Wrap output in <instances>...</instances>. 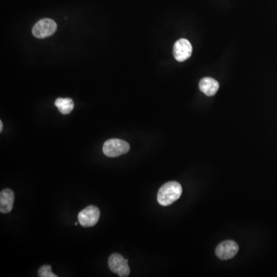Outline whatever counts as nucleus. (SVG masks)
Instances as JSON below:
<instances>
[{"label": "nucleus", "instance_id": "nucleus-1", "mask_svg": "<svg viewBox=\"0 0 277 277\" xmlns=\"http://www.w3.org/2000/svg\"><path fill=\"white\" fill-rule=\"evenodd\" d=\"M182 193L183 188L180 183L175 181L168 182L158 192V203L163 207L171 205L180 199Z\"/></svg>", "mask_w": 277, "mask_h": 277}, {"label": "nucleus", "instance_id": "nucleus-2", "mask_svg": "<svg viewBox=\"0 0 277 277\" xmlns=\"http://www.w3.org/2000/svg\"><path fill=\"white\" fill-rule=\"evenodd\" d=\"M130 145L128 142L120 138H110L103 145V153L108 157H117L130 151Z\"/></svg>", "mask_w": 277, "mask_h": 277}, {"label": "nucleus", "instance_id": "nucleus-3", "mask_svg": "<svg viewBox=\"0 0 277 277\" xmlns=\"http://www.w3.org/2000/svg\"><path fill=\"white\" fill-rule=\"evenodd\" d=\"M110 271L117 274L120 277H127L130 275V269L128 265V260H125L119 253H113L108 261Z\"/></svg>", "mask_w": 277, "mask_h": 277}, {"label": "nucleus", "instance_id": "nucleus-4", "mask_svg": "<svg viewBox=\"0 0 277 277\" xmlns=\"http://www.w3.org/2000/svg\"><path fill=\"white\" fill-rule=\"evenodd\" d=\"M57 25L55 21L50 19H43L38 21L33 28V35L38 39H44L55 33Z\"/></svg>", "mask_w": 277, "mask_h": 277}, {"label": "nucleus", "instance_id": "nucleus-5", "mask_svg": "<svg viewBox=\"0 0 277 277\" xmlns=\"http://www.w3.org/2000/svg\"><path fill=\"white\" fill-rule=\"evenodd\" d=\"M100 216V211L94 206H89L78 215V219L81 226L91 227L97 223Z\"/></svg>", "mask_w": 277, "mask_h": 277}, {"label": "nucleus", "instance_id": "nucleus-6", "mask_svg": "<svg viewBox=\"0 0 277 277\" xmlns=\"http://www.w3.org/2000/svg\"><path fill=\"white\" fill-rule=\"evenodd\" d=\"M239 251V246L233 240H226L218 245L215 249V255L222 260L233 258Z\"/></svg>", "mask_w": 277, "mask_h": 277}, {"label": "nucleus", "instance_id": "nucleus-7", "mask_svg": "<svg viewBox=\"0 0 277 277\" xmlns=\"http://www.w3.org/2000/svg\"><path fill=\"white\" fill-rule=\"evenodd\" d=\"M193 47L187 39H180L173 46V56L178 62H184L191 57Z\"/></svg>", "mask_w": 277, "mask_h": 277}, {"label": "nucleus", "instance_id": "nucleus-8", "mask_svg": "<svg viewBox=\"0 0 277 277\" xmlns=\"http://www.w3.org/2000/svg\"><path fill=\"white\" fill-rule=\"evenodd\" d=\"M15 195L9 189H5L0 194V211L2 213L11 212L13 207Z\"/></svg>", "mask_w": 277, "mask_h": 277}, {"label": "nucleus", "instance_id": "nucleus-9", "mask_svg": "<svg viewBox=\"0 0 277 277\" xmlns=\"http://www.w3.org/2000/svg\"><path fill=\"white\" fill-rule=\"evenodd\" d=\"M200 89L206 96H212L217 92L219 84L211 77H204L200 82Z\"/></svg>", "mask_w": 277, "mask_h": 277}, {"label": "nucleus", "instance_id": "nucleus-10", "mask_svg": "<svg viewBox=\"0 0 277 277\" xmlns=\"http://www.w3.org/2000/svg\"><path fill=\"white\" fill-rule=\"evenodd\" d=\"M55 105L62 114L67 115L72 111L74 103L70 98H58L55 101Z\"/></svg>", "mask_w": 277, "mask_h": 277}, {"label": "nucleus", "instance_id": "nucleus-11", "mask_svg": "<svg viewBox=\"0 0 277 277\" xmlns=\"http://www.w3.org/2000/svg\"><path fill=\"white\" fill-rule=\"evenodd\" d=\"M38 276L40 277H57L52 272V267L50 265H44L40 267L38 271Z\"/></svg>", "mask_w": 277, "mask_h": 277}, {"label": "nucleus", "instance_id": "nucleus-12", "mask_svg": "<svg viewBox=\"0 0 277 277\" xmlns=\"http://www.w3.org/2000/svg\"><path fill=\"white\" fill-rule=\"evenodd\" d=\"M2 127H3V124H2V122L0 121V132H2Z\"/></svg>", "mask_w": 277, "mask_h": 277}]
</instances>
